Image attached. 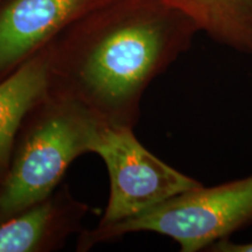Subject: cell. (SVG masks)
I'll return each mask as SVG.
<instances>
[{
	"label": "cell",
	"mask_w": 252,
	"mask_h": 252,
	"mask_svg": "<svg viewBox=\"0 0 252 252\" xmlns=\"http://www.w3.org/2000/svg\"><path fill=\"white\" fill-rule=\"evenodd\" d=\"M91 153L102 158L110 178L108 206L99 225L140 215L202 185L150 152L132 127L103 126Z\"/></svg>",
	"instance_id": "4"
},
{
	"label": "cell",
	"mask_w": 252,
	"mask_h": 252,
	"mask_svg": "<svg viewBox=\"0 0 252 252\" xmlns=\"http://www.w3.org/2000/svg\"><path fill=\"white\" fill-rule=\"evenodd\" d=\"M89 206L75 198L67 186L40 202L0 222V252H47L62 248L75 232Z\"/></svg>",
	"instance_id": "6"
},
{
	"label": "cell",
	"mask_w": 252,
	"mask_h": 252,
	"mask_svg": "<svg viewBox=\"0 0 252 252\" xmlns=\"http://www.w3.org/2000/svg\"><path fill=\"white\" fill-rule=\"evenodd\" d=\"M103 124L48 94L25 119L0 181V222L48 197L78 157L93 152Z\"/></svg>",
	"instance_id": "2"
},
{
	"label": "cell",
	"mask_w": 252,
	"mask_h": 252,
	"mask_svg": "<svg viewBox=\"0 0 252 252\" xmlns=\"http://www.w3.org/2000/svg\"><path fill=\"white\" fill-rule=\"evenodd\" d=\"M48 45L0 81V181L27 115L48 91Z\"/></svg>",
	"instance_id": "7"
},
{
	"label": "cell",
	"mask_w": 252,
	"mask_h": 252,
	"mask_svg": "<svg viewBox=\"0 0 252 252\" xmlns=\"http://www.w3.org/2000/svg\"><path fill=\"white\" fill-rule=\"evenodd\" d=\"M252 222V175L215 187L203 185L175 195L140 215L83 230L77 251L131 232H156L173 239L182 252L208 250Z\"/></svg>",
	"instance_id": "3"
},
{
	"label": "cell",
	"mask_w": 252,
	"mask_h": 252,
	"mask_svg": "<svg viewBox=\"0 0 252 252\" xmlns=\"http://www.w3.org/2000/svg\"><path fill=\"white\" fill-rule=\"evenodd\" d=\"M109 0H5L0 4V81L78 19Z\"/></svg>",
	"instance_id": "5"
},
{
	"label": "cell",
	"mask_w": 252,
	"mask_h": 252,
	"mask_svg": "<svg viewBox=\"0 0 252 252\" xmlns=\"http://www.w3.org/2000/svg\"><path fill=\"white\" fill-rule=\"evenodd\" d=\"M210 39L252 56V0H162Z\"/></svg>",
	"instance_id": "8"
},
{
	"label": "cell",
	"mask_w": 252,
	"mask_h": 252,
	"mask_svg": "<svg viewBox=\"0 0 252 252\" xmlns=\"http://www.w3.org/2000/svg\"><path fill=\"white\" fill-rule=\"evenodd\" d=\"M2 1H5V0H0V4H1V2H2Z\"/></svg>",
	"instance_id": "10"
},
{
	"label": "cell",
	"mask_w": 252,
	"mask_h": 252,
	"mask_svg": "<svg viewBox=\"0 0 252 252\" xmlns=\"http://www.w3.org/2000/svg\"><path fill=\"white\" fill-rule=\"evenodd\" d=\"M213 252H252V242L250 243H234L229 238L217 242L208 249Z\"/></svg>",
	"instance_id": "9"
},
{
	"label": "cell",
	"mask_w": 252,
	"mask_h": 252,
	"mask_svg": "<svg viewBox=\"0 0 252 252\" xmlns=\"http://www.w3.org/2000/svg\"><path fill=\"white\" fill-rule=\"evenodd\" d=\"M198 32L162 0H109L48 43L47 94L105 126L134 128L145 91Z\"/></svg>",
	"instance_id": "1"
}]
</instances>
